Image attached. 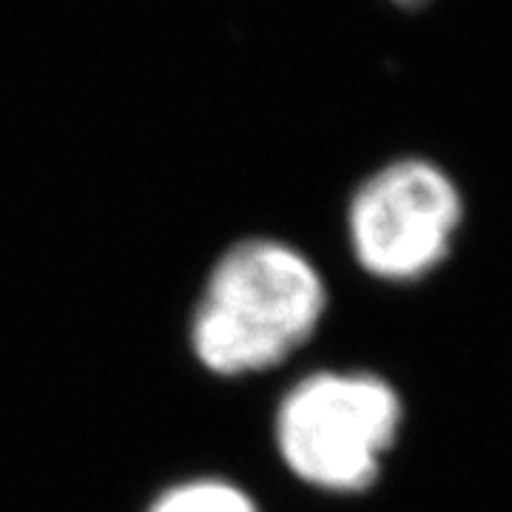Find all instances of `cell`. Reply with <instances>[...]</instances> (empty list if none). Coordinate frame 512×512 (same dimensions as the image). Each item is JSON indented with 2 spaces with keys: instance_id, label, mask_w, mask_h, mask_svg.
<instances>
[{
  "instance_id": "1",
  "label": "cell",
  "mask_w": 512,
  "mask_h": 512,
  "mask_svg": "<svg viewBox=\"0 0 512 512\" xmlns=\"http://www.w3.org/2000/svg\"><path fill=\"white\" fill-rule=\"evenodd\" d=\"M328 288L308 256L245 239L220 256L191 319V348L217 376L282 365L322 325Z\"/></svg>"
},
{
  "instance_id": "2",
  "label": "cell",
  "mask_w": 512,
  "mask_h": 512,
  "mask_svg": "<svg viewBox=\"0 0 512 512\" xmlns=\"http://www.w3.org/2000/svg\"><path fill=\"white\" fill-rule=\"evenodd\" d=\"M399 390L370 370H316L276 410V447L293 476L330 495H359L402 436Z\"/></svg>"
},
{
  "instance_id": "3",
  "label": "cell",
  "mask_w": 512,
  "mask_h": 512,
  "mask_svg": "<svg viewBox=\"0 0 512 512\" xmlns=\"http://www.w3.org/2000/svg\"><path fill=\"white\" fill-rule=\"evenodd\" d=\"M464 225L456 180L424 157L373 171L348 205V242L365 274L407 285L439 271Z\"/></svg>"
},
{
  "instance_id": "4",
  "label": "cell",
  "mask_w": 512,
  "mask_h": 512,
  "mask_svg": "<svg viewBox=\"0 0 512 512\" xmlns=\"http://www.w3.org/2000/svg\"><path fill=\"white\" fill-rule=\"evenodd\" d=\"M148 512H259V507L231 481L194 478L168 487Z\"/></svg>"
},
{
  "instance_id": "5",
  "label": "cell",
  "mask_w": 512,
  "mask_h": 512,
  "mask_svg": "<svg viewBox=\"0 0 512 512\" xmlns=\"http://www.w3.org/2000/svg\"><path fill=\"white\" fill-rule=\"evenodd\" d=\"M399 6H419V3H424V0H396Z\"/></svg>"
}]
</instances>
